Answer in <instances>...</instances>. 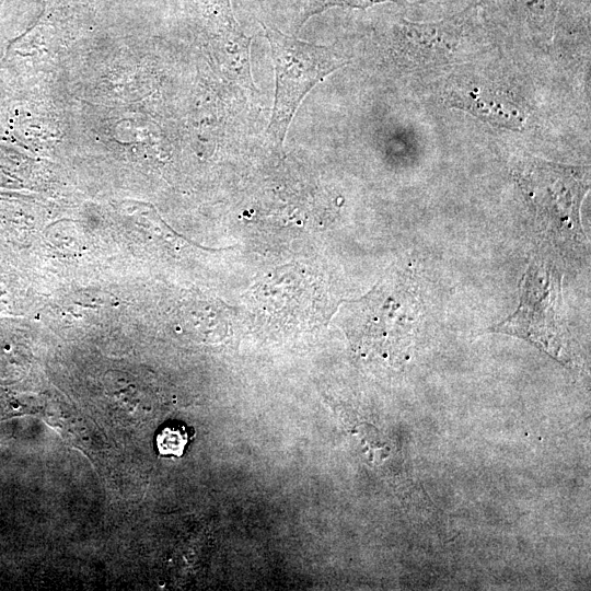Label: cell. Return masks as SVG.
I'll list each match as a JSON object with an SVG mask.
<instances>
[{
    "instance_id": "cell-5",
    "label": "cell",
    "mask_w": 591,
    "mask_h": 591,
    "mask_svg": "<svg viewBox=\"0 0 591 591\" xmlns=\"http://www.w3.org/2000/svg\"><path fill=\"white\" fill-rule=\"evenodd\" d=\"M473 10L472 4L456 15L429 23L403 20L398 35L407 59L418 67L449 62L462 40Z\"/></svg>"
},
{
    "instance_id": "cell-4",
    "label": "cell",
    "mask_w": 591,
    "mask_h": 591,
    "mask_svg": "<svg viewBox=\"0 0 591 591\" xmlns=\"http://www.w3.org/2000/svg\"><path fill=\"white\" fill-rule=\"evenodd\" d=\"M520 178L544 229L559 237L579 240L589 171L534 159L523 165Z\"/></svg>"
},
{
    "instance_id": "cell-6",
    "label": "cell",
    "mask_w": 591,
    "mask_h": 591,
    "mask_svg": "<svg viewBox=\"0 0 591 591\" xmlns=\"http://www.w3.org/2000/svg\"><path fill=\"white\" fill-rule=\"evenodd\" d=\"M449 107L467 112L494 126L520 130L525 125V114L508 95L486 83L455 79L444 92Z\"/></svg>"
},
{
    "instance_id": "cell-8",
    "label": "cell",
    "mask_w": 591,
    "mask_h": 591,
    "mask_svg": "<svg viewBox=\"0 0 591 591\" xmlns=\"http://www.w3.org/2000/svg\"><path fill=\"white\" fill-rule=\"evenodd\" d=\"M188 441V436L181 425L164 427L157 437L158 450L163 455L181 456Z\"/></svg>"
},
{
    "instance_id": "cell-2",
    "label": "cell",
    "mask_w": 591,
    "mask_h": 591,
    "mask_svg": "<svg viewBox=\"0 0 591 591\" xmlns=\"http://www.w3.org/2000/svg\"><path fill=\"white\" fill-rule=\"evenodd\" d=\"M274 61L276 90L268 138L281 147L290 123L305 95L348 60L335 48L302 42L264 24Z\"/></svg>"
},
{
    "instance_id": "cell-9",
    "label": "cell",
    "mask_w": 591,
    "mask_h": 591,
    "mask_svg": "<svg viewBox=\"0 0 591 591\" xmlns=\"http://www.w3.org/2000/svg\"><path fill=\"white\" fill-rule=\"evenodd\" d=\"M394 0H304L302 15L299 22V26L311 16L323 12L332 7H350L364 9L370 5Z\"/></svg>"
},
{
    "instance_id": "cell-3",
    "label": "cell",
    "mask_w": 591,
    "mask_h": 591,
    "mask_svg": "<svg viewBox=\"0 0 591 591\" xmlns=\"http://www.w3.org/2000/svg\"><path fill=\"white\" fill-rule=\"evenodd\" d=\"M519 290V306L494 326L493 332L524 338L563 360L567 329L560 315V275L549 264L532 260L523 274Z\"/></svg>"
},
{
    "instance_id": "cell-7",
    "label": "cell",
    "mask_w": 591,
    "mask_h": 591,
    "mask_svg": "<svg viewBox=\"0 0 591 591\" xmlns=\"http://www.w3.org/2000/svg\"><path fill=\"white\" fill-rule=\"evenodd\" d=\"M563 0H512L529 26L538 32L549 34Z\"/></svg>"
},
{
    "instance_id": "cell-1",
    "label": "cell",
    "mask_w": 591,
    "mask_h": 591,
    "mask_svg": "<svg viewBox=\"0 0 591 591\" xmlns=\"http://www.w3.org/2000/svg\"><path fill=\"white\" fill-rule=\"evenodd\" d=\"M351 313L348 333L358 350L403 360L422 314L412 269L389 273L351 305Z\"/></svg>"
}]
</instances>
